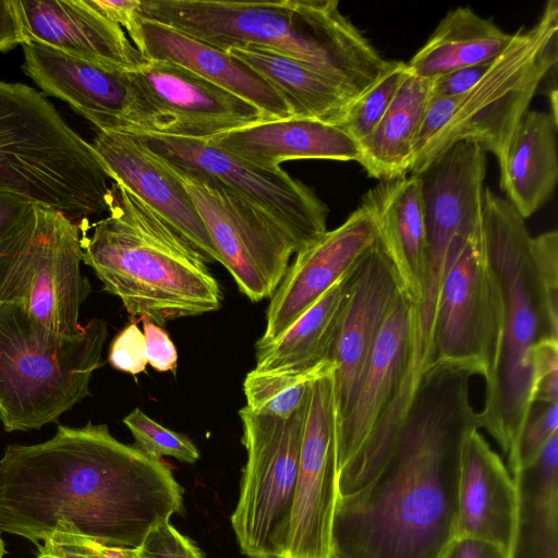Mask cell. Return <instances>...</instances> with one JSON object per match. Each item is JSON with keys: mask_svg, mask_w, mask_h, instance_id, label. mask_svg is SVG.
Segmentation results:
<instances>
[{"mask_svg": "<svg viewBox=\"0 0 558 558\" xmlns=\"http://www.w3.org/2000/svg\"><path fill=\"white\" fill-rule=\"evenodd\" d=\"M533 259L548 291L558 295V233L549 231L532 236Z\"/></svg>", "mask_w": 558, "mask_h": 558, "instance_id": "43", "label": "cell"}, {"mask_svg": "<svg viewBox=\"0 0 558 558\" xmlns=\"http://www.w3.org/2000/svg\"><path fill=\"white\" fill-rule=\"evenodd\" d=\"M531 400L558 403V340H546L534 350Z\"/></svg>", "mask_w": 558, "mask_h": 558, "instance_id": "39", "label": "cell"}, {"mask_svg": "<svg viewBox=\"0 0 558 558\" xmlns=\"http://www.w3.org/2000/svg\"><path fill=\"white\" fill-rule=\"evenodd\" d=\"M472 376L442 365L424 373L383 469L361 489L338 495L330 558L440 557L456 536L463 445L478 428Z\"/></svg>", "mask_w": 558, "mask_h": 558, "instance_id": "2", "label": "cell"}, {"mask_svg": "<svg viewBox=\"0 0 558 558\" xmlns=\"http://www.w3.org/2000/svg\"><path fill=\"white\" fill-rule=\"evenodd\" d=\"M87 3L111 22L123 26L132 44L138 50L141 47V0H86Z\"/></svg>", "mask_w": 558, "mask_h": 558, "instance_id": "42", "label": "cell"}, {"mask_svg": "<svg viewBox=\"0 0 558 558\" xmlns=\"http://www.w3.org/2000/svg\"><path fill=\"white\" fill-rule=\"evenodd\" d=\"M81 231L60 211L33 204L0 241V302L21 305L58 332L81 333L80 311L92 292Z\"/></svg>", "mask_w": 558, "mask_h": 558, "instance_id": "10", "label": "cell"}, {"mask_svg": "<svg viewBox=\"0 0 558 558\" xmlns=\"http://www.w3.org/2000/svg\"><path fill=\"white\" fill-rule=\"evenodd\" d=\"M410 74L405 62L392 61L380 78L353 101L339 126L361 144L380 122Z\"/></svg>", "mask_w": 558, "mask_h": 558, "instance_id": "34", "label": "cell"}, {"mask_svg": "<svg viewBox=\"0 0 558 558\" xmlns=\"http://www.w3.org/2000/svg\"><path fill=\"white\" fill-rule=\"evenodd\" d=\"M132 71L171 120L168 135L208 140L266 121L252 104L181 65L146 59Z\"/></svg>", "mask_w": 558, "mask_h": 558, "instance_id": "21", "label": "cell"}, {"mask_svg": "<svg viewBox=\"0 0 558 558\" xmlns=\"http://www.w3.org/2000/svg\"><path fill=\"white\" fill-rule=\"evenodd\" d=\"M132 134L166 163L213 179L262 208L291 234L300 251L328 231V206L281 168L258 167L208 140L161 133Z\"/></svg>", "mask_w": 558, "mask_h": 558, "instance_id": "13", "label": "cell"}, {"mask_svg": "<svg viewBox=\"0 0 558 558\" xmlns=\"http://www.w3.org/2000/svg\"><path fill=\"white\" fill-rule=\"evenodd\" d=\"M512 39L490 19L471 8L450 10L426 43L414 53L408 68L414 76L435 80L459 69L495 59Z\"/></svg>", "mask_w": 558, "mask_h": 558, "instance_id": "30", "label": "cell"}, {"mask_svg": "<svg viewBox=\"0 0 558 558\" xmlns=\"http://www.w3.org/2000/svg\"><path fill=\"white\" fill-rule=\"evenodd\" d=\"M134 551L136 558H205L195 543L170 521L153 527Z\"/></svg>", "mask_w": 558, "mask_h": 558, "instance_id": "38", "label": "cell"}, {"mask_svg": "<svg viewBox=\"0 0 558 558\" xmlns=\"http://www.w3.org/2000/svg\"><path fill=\"white\" fill-rule=\"evenodd\" d=\"M123 423L136 447L151 457H170L187 464H194L199 459L197 447L187 436L162 426L140 408L130 412Z\"/></svg>", "mask_w": 558, "mask_h": 558, "instance_id": "35", "label": "cell"}, {"mask_svg": "<svg viewBox=\"0 0 558 558\" xmlns=\"http://www.w3.org/2000/svg\"><path fill=\"white\" fill-rule=\"evenodd\" d=\"M147 364L158 372H175L178 352L168 332L153 322L143 320Z\"/></svg>", "mask_w": 558, "mask_h": 558, "instance_id": "41", "label": "cell"}, {"mask_svg": "<svg viewBox=\"0 0 558 558\" xmlns=\"http://www.w3.org/2000/svg\"><path fill=\"white\" fill-rule=\"evenodd\" d=\"M557 121L550 112L527 111L499 160L500 187L523 219L537 211L555 190Z\"/></svg>", "mask_w": 558, "mask_h": 558, "instance_id": "27", "label": "cell"}, {"mask_svg": "<svg viewBox=\"0 0 558 558\" xmlns=\"http://www.w3.org/2000/svg\"><path fill=\"white\" fill-rule=\"evenodd\" d=\"M481 241L500 296L498 359L485 383L478 428L496 441L511 472L523 425L532 407L533 353L558 340V295L548 291L536 269L524 219L506 199L484 190Z\"/></svg>", "mask_w": 558, "mask_h": 558, "instance_id": "4", "label": "cell"}, {"mask_svg": "<svg viewBox=\"0 0 558 558\" xmlns=\"http://www.w3.org/2000/svg\"><path fill=\"white\" fill-rule=\"evenodd\" d=\"M227 52L263 76L283 97L293 118L339 126L355 100L305 64L268 48L246 46Z\"/></svg>", "mask_w": 558, "mask_h": 558, "instance_id": "31", "label": "cell"}, {"mask_svg": "<svg viewBox=\"0 0 558 558\" xmlns=\"http://www.w3.org/2000/svg\"><path fill=\"white\" fill-rule=\"evenodd\" d=\"M486 151L462 141L417 174L428 252L449 255L482 220Z\"/></svg>", "mask_w": 558, "mask_h": 558, "instance_id": "20", "label": "cell"}, {"mask_svg": "<svg viewBox=\"0 0 558 558\" xmlns=\"http://www.w3.org/2000/svg\"><path fill=\"white\" fill-rule=\"evenodd\" d=\"M138 52L148 60L181 65L246 100L266 121L290 119L283 97L257 72L229 52L169 26L142 19Z\"/></svg>", "mask_w": 558, "mask_h": 558, "instance_id": "24", "label": "cell"}, {"mask_svg": "<svg viewBox=\"0 0 558 558\" xmlns=\"http://www.w3.org/2000/svg\"><path fill=\"white\" fill-rule=\"evenodd\" d=\"M377 239L372 208L361 205L343 223L296 253L270 298L256 347L280 337L337 281L351 272Z\"/></svg>", "mask_w": 558, "mask_h": 558, "instance_id": "17", "label": "cell"}, {"mask_svg": "<svg viewBox=\"0 0 558 558\" xmlns=\"http://www.w3.org/2000/svg\"><path fill=\"white\" fill-rule=\"evenodd\" d=\"M26 39L72 58L133 70L144 58L122 27L86 0H13Z\"/></svg>", "mask_w": 558, "mask_h": 558, "instance_id": "22", "label": "cell"}, {"mask_svg": "<svg viewBox=\"0 0 558 558\" xmlns=\"http://www.w3.org/2000/svg\"><path fill=\"white\" fill-rule=\"evenodd\" d=\"M512 478L518 502L510 558H558V434Z\"/></svg>", "mask_w": 558, "mask_h": 558, "instance_id": "28", "label": "cell"}, {"mask_svg": "<svg viewBox=\"0 0 558 558\" xmlns=\"http://www.w3.org/2000/svg\"><path fill=\"white\" fill-rule=\"evenodd\" d=\"M501 304L481 241V226L460 245L442 281L429 368L492 377L500 345ZM428 368V369H429Z\"/></svg>", "mask_w": 558, "mask_h": 558, "instance_id": "14", "label": "cell"}, {"mask_svg": "<svg viewBox=\"0 0 558 558\" xmlns=\"http://www.w3.org/2000/svg\"><path fill=\"white\" fill-rule=\"evenodd\" d=\"M495 59L459 69L432 80V95L450 97L464 94L483 77L493 65Z\"/></svg>", "mask_w": 558, "mask_h": 558, "instance_id": "44", "label": "cell"}, {"mask_svg": "<svg viewBox=\"0 0 558 558\" xmlns=\"http://www.w3.org/2000/svg\"><path fill=\"white\" fill-rule=\"evenodd\" d=\"M110 178L90 143L37 89L0 80V190L82 225L108 211Z\"/></svg>", "mask_w": 558, "mask_h": 558, "instance_id": "6", "label": "cell"}, {"mask_svg": "<svg viewBox=\"0 0 558 558\" xmlns=\"http://www.w3.org/2000/svg\"><path fill=\"white\" fill-rule=\"evenodd\" d=\"M182 511L183 489L170 468L106 424H59L50 439L9 445L0 459V531L37 546L60 532L137 547Z\"/></svg>", "mask_w": 558, "mask_h": 558, "instance_id": "1", "label": "cell"}, {"mask_svg": "<svg viewBox=\"0 0 558 558\" xmlns=\"http://www.w3.org/2000/svg\"><path fill=\"white\" fill-rule=\"evenodd\" d=\"M144 20L228 51L260 46L330 80L353 99L390 68L337 0H141Z\"/></svg>", "mask_w": 558, "mask_h": 558, "instance_id": "3", "label": "cell"}, {"mask_svg": "<svg viewBox=\"0 0 558 558\" xmlns=\"http://www.w3.org/2000/svg\"><path fill=\"white\" fill-rule=\"evenodd\" d=\"M363 201L373 210L377 238L391 263L401 293L417 305L424 292L428 252L417 175L381 181Z\"/></svg>", "mask_w": 558, "mask_h": 558, "instance_id": "25", "label": "cell"}, {"mask_svg": "<svg viewBox=\"0 0 558 558\" xmlns=\"http://www.w3.org/2000/svg\"><path fill=\"white\" fill-rule=\"evenodd\" d=\"M332 373L311 385L284 558H330L338 497Z\"/></svg>", "mask_w": 558, "mask_h": 558, "instance_id": "16", "label": "cell"}, {"mask_svg": "<svg viewBox=\"0 0 558 558\" xmlns=\"http://www.w3.org/2000/svg\"><path fill=\"white\" fill-rule=\"evenodd\" d=\"M307 403L288 417L239 411L247 458L230 520L248 558L287 554Z\"/></svg>", "mask_w": 558, "mask_h": 558, "instance_id": "11", "label": "cell"}, {"mask_svg": "<svg viewBox=\"0 0 558 558\" xmlns=\"http://www.w3.org/2000/svg\"><path fill=\"white\" fill-rule=\"evenodd\" d=\"M432 97V81L410 74L373 132L360 144L357 161L369 177L389 181L409 174L412 148Z\"/></svg>", "mask_w": 558, "mask_h": 558, "instance_id": "32", "label": "cell"}, {"mask_svg": "<svg viewBox=\"0 0 558 558\" xmlns=\"http://www.w3.org/2000/svg\"><path fill=\"white\" fill-rule=\"evenodd\" d=\"M22 47V68L43 93L69 104L98 131L169 133L171 120L132 70L105 68L38 44Z\"/></svg>", "mask_w": 558, "mask_h": 558, "instance_id": "15", "label": "cell"}, {"mask_svg": "<svg viewBox=\"0 0 558 558\" xmlns=\"http://www.w3.org/2000/svg\"><path fill=\"white\" fill-rule=\"evenodd\" d=\"M413 316L414 304L401 293L378 333L353 402L335 427L339 496L367 485L391 453L412 401Z\"/></svg>", "mask_w": 558, "mask_h": 558, "instance_id": "9", "label": "cell"}, {"mask_svg": "<svg viewBox=\"0 0 558 558\" xmlns=\"http://www.w3.org/2000/svg\"><path fill=\"white\" fill-rule=\"evenodd\" d=\"M439 558H510L509 553L489 542L454 536L444 548Z\"/></svg>", "mask_w": 558, "mask_h": 558, "instance_id": "45", "label": "cell"}, {"mask_svg": "<svg viewBox=\"0 0 558 558\" xmlns=\"http://www.w3.org/2000/svg\"><path fill=\"white\" fill-rule=\"evenodd\" d=\"M107 213L82 236L83 263L132 322L162 327L220 308L222 293L206 262L149 206L112 182Z\"/></svg>", "mask_w": 558, "mask_h": 558, "instance_id": "5", "label": "cell"}, {"mask_svg": "<svg viewBox=\"0 0 558 558\" xmlns=\"http://www.w3.org/2000/svg\"><path fill=\"white\" fill-rule=\"evenodd\" d=\"M558 403H533L523 425L511 476L531 464L553 436L558 434Z\"/></svg>", "mask_w": 558, "mask_h": 558, "instance_id": "36", "label": "cell"}, {"mask_svg": "<svg viewBox=\"0 0 558 558\" xmlns=\"http://www.w3.org/2000/svg\"><path fill=\"white\" fill-rule=\"evenodd\" d=\"M517 502L515 483L507 465L478 428L473 429L460 461L456 536L489 542L509 553Z\"/></svg>", "mask_w": 558, "mask_h": 558, "instance_id": "23", "label": "cell"}, {"mask_svg": "<svg viewBox=\"0 0 558 558\" xmlns=\"http://www.w3.org/2000/svg\"><path fill=\"white\" fill-rule=\"evenodd\" d=\"M33 204L19 194L0 190V241L22 219Z\"/></svg>", "mask_w": 558, "mask_h": 558, "instance_id": "47", "label": "cell"}, {"mask_svg": "<svg viewBox=\"0 0 558 558\" xmlns=\"http://www.w3.org/2000/svg\"><path fill=\"white\" fill-rule=\"evenodd\" d=\"M168 167L191 196L221 264L239 290L252 302L271 298L291 256L300 251L291 234L262 208L223 184Z\"/></svg>", "mask_w": 558, "mask_h": 558, "instance_id": "12", "label": "cell"}, {"mask_svg": "<svg viewBox=\"0 0 558 558\" xmlns=\"http://www.w3.org/2000/svg\"><path fill=\"white\" fill-rule=\"evenodd\" d=\"M108 361L110 365L123 373L136 375L147 365L145 338L136 322L126 325L112 340Z\"/></svg>", "mask_w": 558, "mask_h": 558, "instance_id": "40", "label": "cell"}, {"mask_svg": "<svg viewBox=\"0 0 558 558\" xmlns=\"http://www.w3.org/2000/svg\"><path fill=\"white\" fill-rule=\"evenodd\" d=\"M37 558H39V557H37Z\"/></svg>", "mask_w": 558, "mask_h": 558, "instance_id": "48", "label": "cell"}, {"mask_svg": "<svg viewBox=\"0 0 558 558\" xmlns=\"http://www.w3.org/2000/svg\"><path fill=\"white\" fill-rule=\"evenodd\" d=\"M208 141L262 168L294 159L355 160L360 144L340 126L306 118L260 121Z\"/></svg>", "mask_w": 558, "mask_h": 558, "instance_id": "26", "label": "cell"}, {"mask_svg": "<svg viewBox=\"0 0 558 558\" xmlns=\"http://www.w3.org/2000/svg\"><path fill=\"white\" fill-rule=\"evenodd\" d=\"M354 268L326 291L280 337L268 344L256 347L254 368L305 369L331 361L333 344L352 293Z\"/></svg>", "mask_w": 558, "mask_h": 558, "instance_id": "29", "label": "cell"}, {"mask_svg": "<svg viewBox=\"0 0 558 558\" xmlns=\"http://www.w3.org/2000/svg\"><path fill=\"white\" fill-rule=\"evenodd\" d=\"M108 324L93 318L78 335L50 329L24 307L0 302V421L7 432L57 422L90 396Z\"/></svg>", "mask_w": 558, "mask_h": 558, "instance_id": "7", "label": "cell"}, {"mask_svg": "<svg viewBox=\"0 0 558 558\" xmlns=\"http://www.w3.org/2000/svg\"><path fill=\"white\" fill-rule=\"evenodd\" d=\"M558 2L546 3L530 29L519 28L493 65L458 96L454 113L409 174L417 175L451 145L468 141L498 161L537 92L558 61Z\"/></svg>", "mask_w": 558, "mask_h": 558, "instance_id": "8", "label": "cell"}, {"mask_svg": "<svg viewBox=\"0 0 558 558\" xmlns=\"http://www.w3.org/2000/svg\"><path fill=\"white\" fill-rule=\"evenodd\" d=\"M333 371L332 361L305 369L253 368L243 381L245 407L256 413L288 417L306 401L312 383Z\"/></svg>", "mask_w": 558, "mask_h": 558, "instance_id": "33", "label": "cell"}, {"mask_svg": "<svg viewBox=\"0 0 558 558\" xmlns=\"http://www.w3.org/2000/svg\"><path fill=\"white\" fill-rule=\"evenodd\" d=\"M90 145L112 182L157 213L206 263L221 264L191 196L167 163L132 133L98 131Z\"/></svg>", "mask_w": 558, "mask_h": 558, "instance_id": "19", "label": "cell"}, {"mask_svg": "<svg viewBox=\"0 0 558 558\" xmlns=\"http://www.w3.org/2000/svg\"><path fill=\"white\" fill-rule=\"evenodd\" d=\"M401 294L391 263L376 239L354 268L352 293L330 360L335 427L348 413L378 333Z\"/></svg>", "mask_w": 558, "mask_h": 558, "instance_id": "18", "label": "cell"}, {"mask_svg": "<svg viewBox=\"0 0 558 558\" xmlns=\"http://www.w3.org/2000/svg\"><path fill=\"white\" fill-rule=\"evenodd\" d=\"M13 0H0V52H5L17 45H25Z\"/></svg>", "mask_w": 558, "mask_h": 558, "instance_id": "46", "label": "cell"}, {"mask_svg": "<svg viewBox=\"0 0 558 558\" xmlns=\"http://www.w3.org/2000/svg\"><path fill=\"white\" fill-rule=\"evenodd\" d=\"M38 548L39 558H136L134 547L107 546L71 533H53Z\"/></svg>", "mask_w": 558, "mask_h": 558, "instance_id": "37", "label": "cell"}]
</instances>
